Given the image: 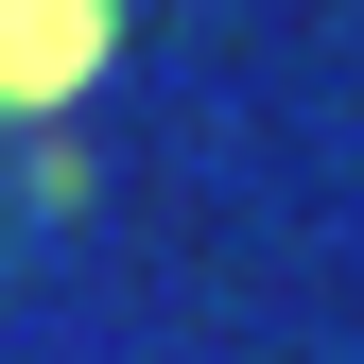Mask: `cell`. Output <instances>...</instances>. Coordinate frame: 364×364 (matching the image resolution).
<instances>
[{"label":"cell","instance_id":"obj_1","mask_svg":"<svg viewBox=\"0 0 364 364\" xmlns=\"http://www.w3.org/2000/svg\"><path fill=\"white\" fill-rule=\"evenodd\" d=\"M122 70V0H0V122H53Z\"/></svg>","mask_w":364,"mask_h":364}]
</instances>
